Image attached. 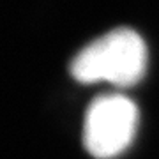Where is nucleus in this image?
I'll return each instance as SVG.
<instances>
[{
	"instance_id": "f257e3e1",
	"label": "nucleus",
	"mask_w": 159,
	"mask_h": 159,
	"mask_svg": "<svg viewBox=\"0 0 159 159\" xmlns=\"http://www.w3.org/2000/svg\"><path fill=\"white\" fill-rule=\"evenodd\" d=\"M147 71V44L138 32L115 29L97 37L71 60V76L80 83L106 81L136 85Z\"/></svg>"
},
{
	"instance_id": "f03ea898",
	"label": "nucleus",
	"mask_w": 159,
	"mask_h": 159,
	"mask_svg": "<svg viewBox=\"0 0 159 159\" xmlns=\"http://www.w3.org/2000/svg\"><path fill=\"white\" fill-rule=\"evenodd\" d=\"M138 108L122 94H106L92 101L83 124V145L96 159H111L133 143L138 129Z\"/></svg>"
}]
</instances>
